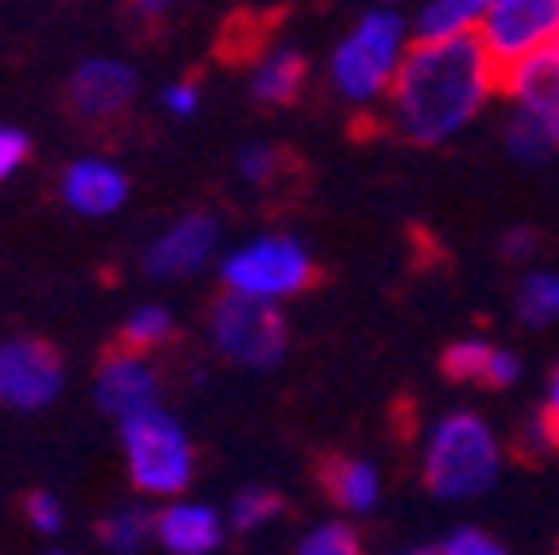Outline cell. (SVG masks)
<instances>
[{
  "instance_id": "1",
  "label": "cell",
  "mask_w": 559,
  "mask_h": 555,
  "mask_svg": "<svg viewBox=\"0 0 559 555\" xmlns=\"http://www.w3.org/2000/svg\"><path fill=\"white\" fill-rule=\"evenodd\" d=\"M498 90H502V72L475 32L413 36L382 98L386 125L404 143L440 147L493 103Z\"/></svg>"
},
{
  "instance_id": "2",
  "label": "cell",
  "mask_w": 559,
  "mask_h": 555,
  "mask_svg": "<svg viewBox=\"0 0 559 555\" xmlns=\"http://www.w3.org/2000/svg\"><path fill=\"white\" fill-rule=\"evenodd\" d=\"M502 475V445L479 413L457 409L427 432L423 445V484L440 503L484 498Z\"/></svg>"
},
{
  "instance_id": "3",
  "label": "cell",
  "mask_w": 559,
  "mask_h": 555,
  "mask_svg": "<svg viewBox=\"0 0 559 555\" xmlns=\"http://www.w3.org/2000/svg\"><path fill=\"white\" fill-rule=\"evenodd\" d=\"M413 40V27L395 10H369L356 19L333 54H329V85L346 107H373L386 98L400 58Z\"/></svg>"
},
{
  "instance_id": "4",
  "label": "cell",
  "mask_w": 559,
  "mask_h": 555,
  "mask_svg": "<svg viewBox=\"0 0 559 555\" xmlns=\"http://www.w3.org/2000/svg\"><path fill=\"white\" fill-rule=\"evenodd\" d=\"M120 453H124L129 484L143 498H156V503L178 498L195 480L191 436L160 404L133 413V418H120Z\"/></svg>"
},
{
  "instance_id": "5",
  "label": "cell",
  "mask_w": 559,
  "mask_h": 555,
  "mask_svg": "<svg viewBox=\"0 0 559 555\" xmlns=\"http://www.w3.org/2000/svg\"><path fill=\"white\" fill-rule=\"evenodd\" d=\"M218 281L227 294L285 307L316 281V262L298 236L266 232V236H253L218 258Z\"/></svg>"
},
{
  "instance_id": "6",
  "label": "cell",
  "mask_w": 559,
  "mask_h": 555,
  "mask_svg": "<svg viewBox=\"0 0 559 555\" xmlns=\"http://www.w3.org/2000/svg\"><path fill=\"white\" fill-rule=\"evenodd\" d=\"M209 346L240 369H271L289 352V320L280 303L227 294L209 311Z\"/></svg>"
},
{
  "instance_id": "7",
  "label": "cell",
  "mask_w": 559,
  "mask_h": 555,
  "mask_svg": "<svg viewBox=\"0 0 559 555\" xmlns=\"http://www.w3.org/2000/svg\"><path fill=\"white\" fill-rule=\"evenodd\" d=\"M479 45L498 62V72L537 49H550L559 36V0H493L475 27Z\"/></svg>"
},
{
  "instance_id": "8",
  "label": "cell",
  "mask_w": 559,
  "mask_h": 555,
  "mask_svg": "<svg viewBox=\"0 0 559 555\" xmlns=\"http://www.w3.org/2000/svg\"><path fill=\"white\" fill-rule=\"evenodd\" d=\"M67 387L62 356L45 338H5L0 342V409L40 413Z\"/></svg>"
},
{
  "instance_id": "9",
  "label": "cell",
  "mask_w": 559,
  "mask_h": 555,
  "mask_svg": "<svg viewBox=\"0 0 559 555\" xmlns=\"http://www.w3.org/2000/svg\"><path fill=\"white\" fill-rule=\"evenodd\" d=\"M218 249H223V227H218V219L191 210V214L174 219V223L147 245L143 267H147L152 281H187V275H200L209 262H214Z\"/></svg>"
},
{
  "instance_id": "10",
  "label": "cell",
  "mask_w": 559,
  "mask_h": 555,
  "mask_svg": "<svg viewBox=\"0 0 559 555\" xmlns=\"http://www.w3.org/2000/svg\"><path fill=\"white\" fill-rule=\"evenodd\" d=\"M94 400L107 418H133L152 404H160V374L152 365L147 352H133V346H116L107 352L94 369Z\"/></svg>"
},
{
  "instance_id": "11",
  "label": "cell",
  "mask_w": 559,
  "mask_h": 555,
  "mask_svg": "<svg viewBox=\"0 0 559 555\" xmlns=\"http://www.w3.org/2000/svg\"><path fill=\"white\" fill-rule=\"evenodd\" d=\"M138 98V72L124 58H85L72 85H67V103H72V116L85 125H111L120 120Z\"/></svg>"
},
{
  "instance_id": "12",
  "label": "cell",
  "mask_w": 559,
  "mask_h": 555,
  "mask_svg": "<svg viewBox=\"0 0 559 555\" xmlns=\"http://www.w3.org/2000/svg\"><path fill=\"white\" fill-rule=\"evenodd\" d=\"M58 196H62V204L76 219L103 223V219H111V214L124 210V200H129V174L116 161H107V156H81V161H72V165L62 169Z\"/></svg>"
},
{
  "instance_id": "13",
  "label": "cell",
  "mask_w": 559,
  "mask_h": 555,
  "mask_svg": "<svg viewBox=\"0 0 559 555\" xmlns=\"http://www.w3.org/2000/svg\"><path fill=\"white\" fill-rule=\"evenodd\" d=\"M227 516L209 503L191 498H165V507L152 516V542L169 555H214L227 542Z\"/></svg>"
},
{
  "instance_id": "14",
  "label": "cell",
  "mask_w": 559,
  "mask_h": 555,
  "mask_svg": "<svg viewBox=\"0 0 559 555\" xmlns=\"http://www.w3.org/2000/svg\"><path fill=\"white\" fill-rule=\"evenodd\" d=\"M515 107L533 111L542 120V129L550 133V143L559 152V54L555 49H537L511 67H502V90Z\"/></svg>"
},
{
  "instance_id": "15",
  "label": "cell",
  "mask_w": 559,
  "mask_h": 555,
  "mask_svg": "<svg viewBox=\"0 0 559 555\" xmlns=\"http://www.w3.org/2000/svg\"><path fill=\"white\" fill-rule=\"evenodd\" d=\"M444 378L466 382V387H488V391H507L520 382V356L507 346H493L484 338H462L444 352Z\"/></svg>"
},
{
  "instance_id": "16",
  "label": "cell",
  "mask_w": 559,
  "mask_h": 555,
  "mask_svg": "<svg viewBox=\"0 0 559 555\" xmlns=\"http://www.w3.org/2000/svg\"><path fill=\"white\" fill-rule=\"evenodd\" d=\"M307 76H311V67L294 45H271L249 67V94L262 107H294L307 90Z\"/></svg>"
},
{
  "instance_id": "17",
  "label": "cell",
  "mask_w": 559,
  "mask_h": 555,
  "mask_svg": "<svg viewBox=\"0 0 559 555\" xmlns=\"http://www.w3.org/2000/svg\"><path fill=\"white\" fill-rule=\"evenodd\" d=\"M324 494L342 516H369L382 503V475L369 458H333L324 467Z\"/></svg>"
},
{
  "instance_id": "18",
  "label": "cell",
  "mask_w": 559,
  "mask_h": 555,
  "mask_svg": "<svg viewBox=\"0 0 559 555\" xmlns=\"http://www.w3.org/2000/svg\"><path fill=\"white\" fill-rule=\"evenodd\" d=\"M493 0H427L423 10L413 19V32L417 36H462V32H475L479 19L488 14Z\"/></svg>"
},
{
  "instance_id": "19",
  "label": "cell",
  "mask_w": 559,
  "mask_h": 555,
  "mask_svg": "<svg viewBox=\"0 0 559 555\" xmlns=\"http://www.w3.org/2000/svg\"><path fill=\"white\" fill-rule=\"evenodd\" d=\"M174 338V311L165 303H138L124 324H120V342L133 346V352H160V346Z\"/></svg>"
},
{
  "instance_id": "20",
  "label": "cell",
  "mask_w": 559,
  "mask_h": 555,
  "mask_svg": "<svg viewBox=\"0 0 559 555\" xmlns=\"http://www.w3.org/2000/svg\"><path fill=\"white\" fill-rule=\"evenodd\" d=\"M515 316L528 329H546L559 320V275L555 271H533L515 290Z\"/></svg>"
},
{
  "instance_id": "21",
  "label": "cell",
  "mask_w": 559,
  "mask_h": 555,
  "mask_svg": "<svg viewBox=\"0 0 559 555\" xmlns=\"http://www.w3.org/2000/svg\"><path fill=\"white\" fill-rule=\"evenodd\" d=\"M223 516H227L231 533L253 538V533H266L280 516H285V503H280V494H271V489H240Z\"/></svg>"
},
{
  "instance_id": "22",
  "label": "cell",
  "mask_w": 559,
  "mask_h": 555,
  "mask_svg": "<svg viewBox=\"0 0 559 555\" xmlns=\"http://www.w3.org/2000/svg\"><path fill=\"white\" fill-rule=\"evenodd\" d=\"M98 542L107 551H143L152 542V516L143 507H116L98 520Z\"/></svg>"
},
{
  "instance_id": "23",
  "label": "cell",
  "mask_w": 559,
  "mask_h": 555,
  "mask_svg": "<svg viewBox=\"0 0 559 555\" xmlns=\"http://www.w3.org/2000/svg\"><path fill=\"white\" fill-rule=\"evenodd\" d=\"M507 152L515 161H524V165H537V161H546L555 152V143H550V133L542 129V120L533 111L515 107L511 120H507Z\"/></svg>"
},
{
  "instance_id": "24",
  "label": "cell",
  "mask_w": 559,
  "mask_h": 555,
  "mask_svg": "<svg viewBox=\"0 0 559 555\" xmlns=\"http://www.w3.org/2000/svg\"><path fill=\"white\" fill-rule=\"evenodd\" d=\"M289 169V156L280 152L275 143H249L240 156H236V174L249 182V187H271L280 182Z\"/></svg>"
},
{
  "instance_id": "25",
  "label": "cell",
  "mask_w": 559,
  "mask_h": 555,
  "mask_svg": "<svg viewBox=\"0 0 559 555\" xmlns=\"http://www.w3.org/2000/svg\"><path fill=\"white\" fill-rule=\"evenodd\" d=\"M298 551L302 555H356L360 551V533H356L352 520H324V524L302 533Z\"/></svg>"
},
{
  "instance_id": "26",
  "label": "cell",
  "mask_w": 559,
  "mask_h": 555,
  "mask_svg": "<svg viewBox=\"0 0 559 555\" xmlns=\"http://www.w3.org/2000/svg\"><path fill=\"white\" fill-rule=\"evenodd\" d=\"M528 440H533V453H555V458H559V369L550 374L546 404H542V413H537Z\"/></svg>"
},
{
  "instance_id": "27",
  "label": "cell",
  "mask_w": 559,
  "mask_h": 555,
  "mask_svg": "<svg viewBox=\"0 0 559 555\" xmlns=\"http://www.w3.org/2000/svg\"><path fill=\"white\" fill-rule=\"evenodd\" d=\"M23 516H27L32 533H40V538H58L62 524H67V511H62V503L53 494H27Z\"/></svg>"
},
{
  "instance_id": "28",
  "label": "cell",
  "mask_w": 559,
  "mask_h": 555,
  "mask_svg": "<svg viewBox=\"0 0 559 555\" xmlns=\"http://www.w3.org/2000/svg\"><path fill=\"white\" fill-rule=\"evenodd\" d=\"M32 161V138L14 125H0V182H10Z\"/></svg>"
},
{
  "instance_id": "29",
  "label": "cell",
  "mask_w": 559,
  "mask_h": 555,
  "mask_svg": "<svg viewBox=\"0 0 559 555\" xmlns=\"http://www.w3.org/2000/svg\"><path fill=\"white\" fill-rule=\"evenodd\" d=\"M436 551H444V555H498L502 551V542L498 538H488L484 529H453Z\"/></svg>"
},
{
  "instance_id": "30",
  "label": "cell",
  "mask_w": 559,
  "mask_h": 555,
  "mask_svg": "<svg viewBox=\"0 0 559 555\" xmlns=\"http://www.w3.org/2000/svg\"><path fill=\"white\" fill-rule=\"evenodd\" d=\"M160 107H165L169 116H178V120H191V116L200 111V85H195V81H169V85L160 90Z\"/></svg>"
},
{
  "instance_id": "31",
  "label": "cell",
  "mask_w": 559,
  "mask_h": 555,
  "mask_svg": "<svg viewBox=\"0 0 559 555\" xmlns=\"http://www.w3.org/2000/svg\"><path fill=\"white\" fill-rule=\"evenodd\" d=\"M178 0H124V10L138 27H160L169 14H174Z\"/></svg>"
},
{
  "instance_id": "32",
  "label": "cell",
  "mask_w": 559,
  "mask_h": 555,
  "mask_svg": "<svg viewBox=\"0 0 559 555\" xmlns=\"http://www.w3.org/2000/svg\"><path fill=\"white\" fill-rule=\"evenodd\" d=\"M502 249H507V258H524V253L533 249V232H511V236L502 240Z\"/></svg>"
},
{
  "instance_id": "33",
  "label": "cell",
  "mask_w": 559,
  "mask_h": 555,
  "mask_svg": "<svg viewBox=\"0 0 559 555\" xmlns=\"http://www.w3.org/2000/svg\"><path fill=\"white\" fill-rule=\"evenodd\" d=\"M550 49H555V54H559V36H555V45H550Z\"/></svg>"
}]
</instances>
